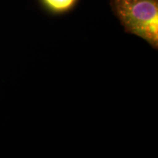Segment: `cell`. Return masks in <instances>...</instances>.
I'll use <instances>...</instances> for the list:
<instances>
[{
	"instance_id": "cell-1",
	"label": "cell",
	"mask_w": 158,
	"mask_h": 158,
	"mask_svg": "<svg viewBox=\"0 0 158 158\" xmlns=\"http://www.w3.org/2000/svg\"><path fill=\"white\" fill-rule=\"evenodd\" d=\"M125 32L158 48V0H109Z\"/></svg>"
},
{
	"instance_id": "cell-2",
	"label": "cell",
	"mask_w": 158,
	"mask_h": 158,
	"mask_svg": "<svg viewBox=\"0 0 158 158\" xmlns=\"http://www.w3.org/2000/svg\"><path fill=\"white\" fill-rule=\"evenodd\" d=\"M43 7L53 14H63L70 11L78 0H40Z\"/></svg>"
}]
</instances>
